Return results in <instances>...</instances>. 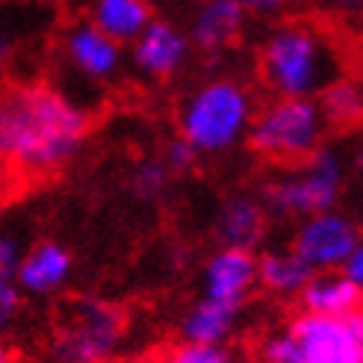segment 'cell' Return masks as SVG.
<instances>
[{
  "mask_svg": "<svg viewBox=\"0 0 363 363\" xmlns=\"http://www.w3.org/2000/svg\"><path fill=\"white\" fill-rule=\"evenodd\" d=\"M89 113L48 83L0 92V162L24 174H53L71 166L89 136Z\"/></svg>",
  "mask_w": 363,
  "mask_h": 363,
  "instance_id": "obj_1",
  "label": "cell"
},
{
  "mask_svg": "<svg viewBox=\"0 0 363 363\" xmlns=\"http://www.w3.org/2000/svg\"><path fill=\"white\" fill-rule=\"evenodd\" d=\"M74 272V254L57 240H42L30 251H24L15 269V284L27 296H53L71 281Z\"/></svg>",
  "mask_w": 363,
  "mask_h": 363,
  "instance_id": "obj_12",
  "label": "cell"
},
{
  "mask_svg": "<svg viewBox=\"0 0 363 363\" xmlns=\"http://www.w3.org/2000/svg\"><path fill=\"white\" fill-rule=\"evenodd\" d=\"M260 357H263V363H304L298 342L289 331H278V334L266 337Z\"/></svg>",
  "mask_w": 363,
  "mask_h": 363,
  "instance_id": "obj_22",
  "label": "cell"
},
{
  "mask_svg": "<svg viewBox=\"0 0 363 363\" xmlns=\"http://www.w3.org/2000/svg\"><path fill=\"white\" fill-rule=\"evenodd\" d=\"M12 50H15V35L0 27V62H4L6 57H12Z\"/></svg>",
  "mask_w": 363,
  "mask_h": 363,
  "instance_id": "obj_29",
  "label": "cell"
},
{
  "mask_svg": "<svg viewBox=\"0 0 363 363\" xmlns=\"http://www.w3.org/2000/svg\"><path fill=\"white\" fill-rule=\"evenodd\" d=\"M311 275H313V269L293 248L266 251L257 257V286H263L272 296H281V298L298 296Z\"/></svg>",
  "mask_w": 363,
  "mask_h": 363,
  "instance_id": "obj_18",
  "label": "cell"
},
{
  "mask_svg": "<svg viewBox=\"0 0 363 363\" xmlns=\"http://www.w3.org/2000/svg\"><path fill=\"white\" fill-rule=\"evenodd\" d=\"M124 337L121 307L104 298H74L65 307V322L53 340L57 363H104Z\"/></svg>",
  "mask_w": 363,
  "mask_h": 363,
  "instance_id": "obj_6",
  "label": "cell"
},
{
  "mask_svg": "<svg viewBox=\"0 0 363 363\" xmlns=\"http://www.w3.org/2000/svg\"><path fill=\"white\" fill-rule=\"evenodd\" d=\"M151 18H157L151 0H89L86 6V21L121 48L130 45L151 24Z\"/></svg>",
  "mask_w": 363,
  "mask_h": 363,
  "instance_id": "obj_16",
  "label": "cell"
},
{
  "mask_svg": "<svg viewBox=\"0 0 363 363\" xmlns=\"http://www.w3.org/2000/svg\"><path fill=\"white\" fill-rule=\"evenodd\" d=\"M24 4H33V0H24Z\"/></svg>",
  "mask_w": 363,
  "mask_h": 363,
  "instance_id": "obj_32",
  "label": "cell"
},
{
  "mask_svg": "<svg viewBox=\"0 0 363 363\" xmlns=\"http://www.w3.org/2000/svg\"><path fill=\"white\" fill-rule=\"evenodd\" d=\"M21 307H24V293L18 289V284L12 278H0V334L18 319Z\"/></svg>",
  "mask_w": 363,
  "mask_h": 363,
  "instance_id": "obj_24",
  "label": "cell"
},
{
  "mask_svg": "<svg viewBox=\"0 0 363 363\" xmlns=\"http://www.w3.org/2000/svg\"><path fill=\"white\" fill-rule=\"evenodd\" d=\"M337 272H342L352 284H357V286H363V245H357L346 260H342V266L337 269Z\"/></svg>",
  "mask_w": 363,
  "mask_h": 363,
  "instance_id": "obj_26",
  "label": "cell"
},
{
  "mask_svg": "<svg viewBox=\"0 0 363 363\" xmlns=\"http://www.w3.org/2000/svg\"><path fill=\"white\" fill-rule=\"evenodd\" d=\"M304 363H363V313L316 316L298 313L289 322Z\"/></svg>",
  "mask_w": 363,
  "mask_h": 363,
  "instance_id": "obj_7",
  "label": "cell"
},
{
  "mask_svg": "<svg viewBox=\"0 0 363 363\" xmlns=\"http://www.w3.org/2000/svg\"><path fill=\"white\" fill-rule=\"evenodd\" d=\"M346 160L337 148H316L293 174H284L266 184L260 204L269 216L281 219H304V216L337 210L346 192Z\"/></svg>",
  "mask_w": 363,
  "mask_h": 363,
  "instance_id": "obj_5",
  "label": "cell"
},
{
  "mask_svg": "<svg viewBox=\"0 0 363 363\" xmlns=\"http://www.w3.org/2000/svg\"><path fill=\"white\" fill-rule=\"evenodd\" d=\"M316 98H272L260 106L248 127V148L272 166H298L328 136Z\"/></svg>",
  "mask_w": 363,
  "mask_h": 363,
  "instance_id": "obj_4",
  "label": "cell"
},
{
  "mask_svg": "<svg viewBox=\"0 0 363 363\" xmlns=\"http://www.w3.org/2000/svg\"><path fill=\"white\" fill-rule=\"evenodd\" d=\"M127 60H130L133 74L148 83H166L177 77L192 60V42L184 27L166 18H151L136 39L127 45Z\"/></svg>",
  "mask_w": 363,
  "mask_h": 363,
  "instance_id": "obj_9",
  "label": "cell"
},
{
  "mask_svg": "<svg viewBox=\"0 0 363 363\" xmlns=\"http://www.w3.org/2000/svg\"><path fill=\"white\" fill-rule=\"evenodd\" d=\"M322 4L334 15H360L363 9V0H322Z\"/></svg>",
  "mask_w": 363,
  "mask_h": 363,
  "instance_id": "obj_28",
  "label": "cell"
},
{
  "mask_svg": "<svg viewBox=\"0 0 363 363\" xmlns=\"http://www.w3.org/2000/svg\"><path fill=\"white\" fill-rule=\"evenodd\" d=\"M0 363H12V354H9V349L0 342Z\"/></svg>",
  "mask_w": 363,
  "mask_h": 363,
  "instance_id": "obj_30",
  "label": "cell"
},
{
  "mask_svg": "<svg viewBox=\"0 0 363 363\" xmlns=\"http://www.w3.org/2000/svg\"><path fill=\"white\" fill-rule=\"evenodd\" d=\"M269 213L254 195H233L216 210L213 233L225 248H245L254 251L266 240Z\"/></svg>",
  "mask_w": 363,
  "mask_h": 363,
  "instance_id": "obj_14",
  "label": "cell"
},
{
  "mask_svg": "<svg viewBox=\"0 0 363 363\" xmlns=\"http://www.w3.org/2000/svg\"><path fill=\"white\" fill-rule=\"evenodd\" d=\"M24 257V248L12 233H0V278H15V269Z\"/></svg>",
  "mask_w": 363,
  "mask_h": 363,
  "instance_id": "obj_25",
  "label": "cell"
},
{
  "mask_svg": "<svg viewBox=\"0 0 363 363\" xmlns=\"http://www.w3.org/2000/svg\"><path fill=\"white\" fill-rule=\"evenodd\" d=\"M237 319H240V311L201 298L180 319V337H184V342H195V346H225L228 337L233 334Z\"/></svg>",
  "mask_w": 363,
  "mask_h": 363,
  "instance_id": "obj_17",
  "label": "cell"
},
{
  "mask_svg": "<svg viewBox=\"0 0 363 363\" xmlns=\"http://www.w3.org/2000/svg\"><path fill=\"white\" fill-rule=\"evenodd\" d=\"M201 284H204V298L219 301L242 313L245 301L257 289V254L245 248L222 245L219 251L207 257Z\"/></svg>",
  "mask_w": 363,
  "mask_h": 363,
  "instance_id": "obj_11",
  "label": "cell"
},
{
  "mask_svg": "<svg viewBox=\"0 0 363 363\" xmlns=\"http://www.w3.org/2000/svg\"><path fill=\"white\" fill-rule=\"evenodd\" d=\"M328 127H354L363 116V86L357 77L342 74L316 95Z\"/></svg>",
  "mask_w": 363,
  "mask_h": 363,
  "instance_id": "obj_19",
  "label": "cell"
},
{
  "mask_svg": "<svg viewBox=\"0 0 363 363\" xmlns=\"http://www.w3.org/2000/svg\"><path fill=\"white\" fill-rule=\"evenodd\" d=\"M166 363H233L225 346H195V342H180L166 357Z\"/></svg>",
  "mask_w": 363,
  "mask_h": 363,
  "instance_id": "obj_21",
  "label": "cell"
},
{
  "mask_svg": "<svg viewBox=\"0 0 363 363\" xmlns=\"http://www.w3.org/2000/svg\"><path fill=\"white\" fill-rule=\"evenodd\" d=\"M177 4H198V0H177Z\"/></svg>",
  "mask_w": 363,
  "mask_h": 363,
  "instance_id": "obj_31",
  "label": "cell"
},
{
  "mask_svg": "<svg viewBox=\"0 0 363 363\" xmlns=\"http://www.w3.org/2000/svg\"><path fill=\"white\" fill-rule=\"evenodd\" d=\"M245 21L248 15L240 9L237 0H198L186 35L195 50L225 53L230 45L240 42Z\"/></svg>",
  "mask_w": 363,
  "mask_h": 363,
  "instance_id": "obj_13",
  "label": "cell"
},
{
  "mask_svg": "<svg viewBox=\"0 0 363 363\" xmlns=\"http://www.w3.org/2000/svg\"><path fill=\"white\" fill-rule=\"evenodd\" d=\"M172 172L162 166V160H142L130 174V192L139 201H157L169 189Z\"/></svg>",
  "mask_w": 363,
  "mask_h": 363,
  "instance_id": "obj_20",
  "label": "cell"
},
{
  "mask_svg": "<svg viewBox=\"0 0 363 363\" xmlns=\"http://www.w3.org/2000/svg\"><path fill=\"white\" fill-rule=\"evenodd\" d=\"M260 80L275 98H316L328 83L349 74L337 35L316 21L293 18L266 33Z\"/></svg>",
  "mask_w": 363,
  "mask_h": 363,
  "instance_id": "obj_2",
  "label": "cell"
},
{
  "mask_svg": "<svg viewBox=\"0 0 363 363\" xmlns=\"http://www.w3.org/2000/svg\"><path fill=\"white\" fill-rule=\"evenodd\" d=\"M296 298L301 304V313L352 316L363 304V286L352 284L342 272H313Z\"/></svg>",
  "mask_w": 363,
  "mask_h": 363,
  "instance_id": "obj_15",
  "label": "cell"
},
{
  "mask_svg": "<svg viewBox=\"0 0 363 363\" xmlns=\"http://www.w3.org/2000/svg\"><path fill=\"white\" fill-rule=\"evenodd\" d=\"M245 15H275L286 6V0H237Z\"/></svg>",
  "mask_w": 363,
  "mask_h": 363,
  "instance_id": "obj_27",
  "label": "cell"
},
{
  "mask_svg": "<svg viewBox=\"0 0 363 363\" xmlns=\"http://www.w3.org/2000/svg\"><path fill=\"white\" fill-rule=\"evenodd\" d=\"M160 160H162V166H166L172 174H186V172H192V169L198 166V160H201V154H198L186 139L174 136V139L166 145V151H162V157H160Z\"/></svg>",
  "mask_w": 363,
  "mask_h": 363,
  "instance_id": "obj_23",
  "label": "cell"
},
{
  "mask_svg": "<svg viewBox=\"0 0 363 363\" xmlns=\"http://www.w3.org/2000/svg\"><path fill=\"white\" fill-rule=\"evenodd\" d=\"M257 113L251 89L237 77H210L189 89L177 106V136L201 157L240 148Z\"/></svg>",
  "mask_w": 363,
  "mask_h": 363,
  "instance_id": "obj_3",
  "label": "cell"
},
{
  "mask_svg": "<svg viewBox=\"0 0 363 363\" xmlns=\"http://www.w3.org/2000/svg\"><path fill=\"white\" fill-rule=\"evenodd\" d=\"M60 48L65 62L89 83H113L124 68V48L86 18L65 27Z\"/></svg>",
  "mask_w": 363,
  "mask_h": 363,
  "instance_id": "obj_10",
  "label": "cell"
},
{
  "mask_svg": "<svg viewBox=\"0 0 363 363\" xmlns=\"http://www.w3.org/2000/svg\"><path fill=\"white\" fill-rule=\"evenodd\" d=\"M360 245V228L342 210L304 216L293 233V251L313 272H337Z\"/></svg>",
  "mask_w": 363,
  "mask_h": 363,
  "instance_id": "obj_8",
  "label": "cell"
}]
</instances>
